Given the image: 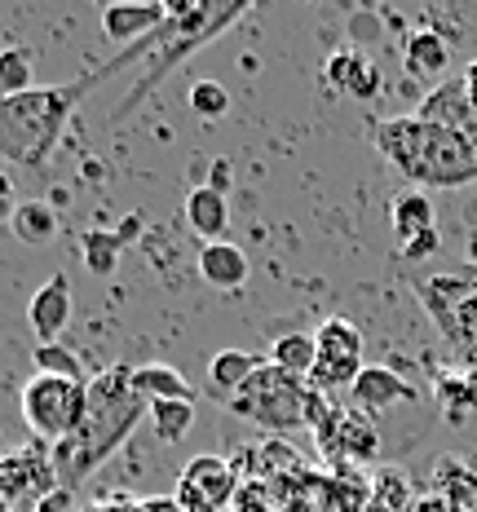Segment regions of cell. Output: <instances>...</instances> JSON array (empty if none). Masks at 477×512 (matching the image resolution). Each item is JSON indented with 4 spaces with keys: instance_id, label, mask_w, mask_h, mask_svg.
<instances>
[{
    "instance_id": "6da1fadb",
    "label": "cell",
    "mask_w": 477,
    "mask_h": 512,
    "mask_svg": "<svg viewBox=\"0 0 477 512\" xmlns=\"http://www.w3.org/2000/svg\"><path fill=\"white\" fill-rule=\"evenodd\" d=\"M142 415H151V402L137 393L133 367L115 362V367L98 371L89 380V402H84V420L67 442L49 446L53 468H58V486L76 490L89 482L98 468L129 442V433L142 424Z\"/></svg>"
},
{
    "instance_id": "7a4b0ae2",
    "label": "cell",
    "mask_w": 477,
    "mask_h": 512,
    "mask_svg": "<svg viewBox=\"0 0 477 512\" xmlns=\"http://www.w3.org/2000/svg\"><path fill=\"white\" fill-rule=\"evenodd\" d=\"M137 58H146V40L133 49H124V53H115L106 67L89 71V76H80V80L40 84V89L23 93V98L0 102V159H5V164H18V168H40L53 151H58L62 133H67L76 106L89 98V89H98L106 76H115V71L129 67Z\"/></svg>"
},
{
    "instance_id": "3957f363",
    "label": "cell",
    "mask_w": 477,
    "mask_h": 512,
    "mask_svg": "<svg viewBox=\"0 0 477 512\" xmlns=\"http://www.w3.org/2000/svg\"><path fill=\"white\" fill-rule=\"evenodd\" d=\"M371 146L416 190H460L477 181V137L429 124L420 115L371 120Z\"/></svg>"
},
{
    "instance_id": "277c9868",
    "label": "cell",
    "mask_w": 477,
    "mask_h": 512,
    "mask_svg": "<svg viewBox=\"0 0 477 512\" xmlns=\"http://www.w3.org/2000/svg\"><path fill=\"white\" fill-rule=\"evenodd\" d=\"M168 23L155 31V36H146V71L137 76L133 93L120 102V111H115V120H124V115L133 111L137 102L146 98V93L155 89L159 80L168 76V71H177L190 53H199L208 45V40H217L221 31L230 23H239L248 9L243 5H190V0H168Z\"/></svg>"
},
{
    "instance_id": "5b68a950",
    "label": "cell",
    "mask_w": 477,
    "mask_h": 512,
    "mask_svg": "<svg viewBox=\"0 0 477 512\" xmlns=\"http://www.w3.org/2000/svg\"><path fill=\"white\" fill-rule=\"evenodd\" d=\"M226 407L235 411L239 420L257 424L265 433H296V429H318V420L332 411V402H327V393H318L310 380L265 362Z\"/></svg>"
},
{
    "instance_id": "8992f818",
    "label": "cell",
    "mask_w": 477,
    "mask_h": 512,
    "mask_svg": "<svg viewBox=\"0 0 477 512\" xmlns=\"http://www.w3.org/2000/svg\"><path fill=\"white\" fill-rule=\"evenodd\" d=\"M411 292L429 314V323L438 327L442 345L464 367H477V265L473 270L420 274V279H411Z\"/></svg>"
},
{
    "instance_id": "52a82bcc",
    "label": "cell",
    "mask_w": 477,
    "mask_h": 512,
    "mask_svg": "<svg viewBox=\"0 0 477 512\" xmlns=\"http://www.w3.org/2000/svg\"><path fill=\"white\" fill-rule=\"evenodd\" d=\"M84 402H89V384L58 380V376H31L23 384L18 407H23V424L31 429L36 442L58 446V442H67V437L80 429Z\"/></svg>"
},
{
    "instance_id": "ba28073f",
    "label": "cell",
    "mask_w": 477,
    "mask_h": 512,
    "mask_svg": "<svg viewBox=\"0 0 477 512\" xmlns=\"http://www.w3.org/2000/svg\"><path fill=\"white\" fill-rule=\"evenodd\" d=\"M318 358L310 371V384L318 393H332V389H354V380L363 376V332H358L349 318H327L323 327L314 332Z\"/></svg>"
},
{
    "instance_id": "9c48e42d",
    "label": "cell",
    "mask_w": 477,
    "mask_h": 512,
    "mask_svg": "<svg viewBox=\"0 0 477 512\" xmlns=\"http://www.w3.org/2000/svg\"><path fill=\"white\" fill-rule=\"evenodd\" d=\"M318 451H323L327 468H358L380 455V433L367 411L358 407H332L318 420Z\"/></svg>"
},
{
    "instance_id": "30bf717a",
    "label": "cell",
    "mask_w": 477,
    "mask_h": 512,
    "mask_svg": "<svg viewBox=\"0 0 477 512\" xmlns=\"http://www.w3.org/2000/svg\"><path fill=\"white\" fill-rule=\"evenodd\" d=\"M239 490H243V477L226 455H195L182 468V477H177L173 499L186 512H230Z\"/></svg>"
},
{
    "instance_id": "8fae6325",
    "label": "cell",
    "mask_w": 477,
    "mask_h": 512,
    "mask_svg": "<svg viewBox=\"0 0 477 512\" xmlns=\"http://www.w3.org/2000/svg\"><path fill=\"white\" fill-rule=\"evenodd\" d=\"M53 490H58V468H53V451L45 442L0 455V504L45 499Z\"/></svg>"
},
{
    "instance_id": "7c38bea8",
    "label": "cell",
    "mask_w": 477,
    "mask_h": 512,
    "mask_svg": "<svg viewBox=\"0 0 477 512\" xmlns=\"http://www.w3.org/2000/svg\"><path fill=\"white\" fill-rule=\"evenodd\" d=\"M323 89L332 98H349V102H371L385 80H380V67L358 49H336L332 58L323 62Z\"/></svg>"
},
{
    "instance_id": "4fadbf2b",
    "label": "cell",
    "mask_w": 477,
    "mask_h": 512,
    "mask_svg": "<svg viewBox=\"0 0 477 512\" xmlns=\"http://www.w3.org/2000/svg\"><path fill=\"white\" fill-rule=\"evenodd\" d=\"M67 323H71V283H67V274H49L27 305V327L36 332L40 345H53V340L67 332Z\"/></svg>"
},
{
    "instance_id": "5bb4252c",
    "label": "cell",
    "mask_w": 477,
    "mask_h": 512,
    "mask_svg": "<svg viewBox=\"0 0 477 512\" xmlns=\"http://www.w3.org/2000/svg\"><path fill=\"white\" fill-rule=\"evenodd\" d=\"M416 115L420 120H429V124H442V128H455V133L477 137V111L469 102V89H464V76L460 80H442L438 89L424 93Z\"/></svg>"
},
{
    "instance_id": "9a60e30c",
    "label": "cell",
    "mask_w": 477,
    "mask_h": 512,
    "mask_svg": "<svg viewBox=\"0 0 477 512\" xmlns=\"http://www.w3.org/2000/svg\"><path fill=\"white\" fill-rule=\"evenodd\" d=\"M164 23H168L164 5H106L102 9V36L124 49L142 45V40L155 36Z\"/></svg>"
},
{
    "instance_id": "2e32d148",
    "label": "cell",
    "mask_w": 477,
    "mask_h": 512,
    "mask_svg": "<svg viewBox=\"0 0 477 512\" xmlns=\"http://www.w3.org/2000/svg\"><path fill=\"white\" fill-rule=\"evenodd\" d=\"M349 398H354V407H358V411L376 415V411L402 407V402H416L420 393L411 389V384L402 380L398 371H389V367H363V376L354 380V389H349Z\"/></svg>"
},
{
    "instance_id": "e0dca14e",
    "label": "cell",
    "mask_w": 477,
    "mask_h": 512,
    "mask_svg": "<svg viewBox=\"0 0 477 512\" xmlns=\"http://www.w3.org/2000/svg\"><path fill=\"white\" fill-rule=\"evenodd\" d=\"M265 362L270 358L248 354V349H217V354L208 358V393L212 398H221V402H230L243 384L265 367Z\"/></svg>"
},
{
    "instance_id": "ac0fdd59",
    "label": "cell",
    "mask_w": 477,
    "mask_h": 512,
    "mask_svg": "<svg viewBox=\"0 0 477 512\" xmlns=\"http://www.w3.org/2000/svg\"><path fill=\"white\" fill-rule=\"evenodd\" d=\"M199 279L221 292H239L248 283V252L239 243L221 239V243H204L199 248Z\"/></svg>"
},
{
    "instance_id": "d6986e66",
    "label": "cell",
    "mask_w": 477,
    "mask_h": 512,
    "mask_svg": "<svg viewBox=\"0 0 477 512\" xmlns=\"http://www.w3.org/2000/svg\"><path fill=\"white\" fill-rule=\"evenodd\" d=\"M402 67H407L411 80H438L442 71L451 67V49L442 40V31L420 27L402 40Z\"/></svg>"
},
{
    "instance_id": "ffe728a7",
    "label": "cell",
    "mask_w": 477,
    "mask_h": 512,
    "mask_svg": "<svg viewBox=\"0 0 477 512\" xmlns=\"http://www.w3.org/2000/svg\"><path fill=\"white\" fill-rule=\"evenodd\" d=\"M389 226H394L398 252L411 248V243H420V239H429V234H438L429 195H424V190H407V195H398L394 204H389Z\"/></svg>"
},
{
    "instance_id": "44dd1931",
    "label": "cell",
    "mask_w": 477,
    "mask_h": 512,
    "mask_svg": "<svg viewBox=\"0 0 477 512\" xmlns=\"http://www.w3.org/2000/svg\"><path fill=\"white\" fill-rule=\"evenodd\" d=\"M186 226L199 234L204 243H221L230 230V208H226V195L208 186H195L186 195Z\"/></svg>"
},
{
    "instance_id": "7402d4cb",
    "label": "cell",
    "mask_w": 477,
    "mask_h": 512,
    "mask_svg": "<svg viewBox=\"0 0 477 512\" xmlns=\"http://www.w3.org/2000/svg\"><path fill=\"white\" fill-rule=\"evenodd\" d=\"M433 495L451 499L455 508L477 512V468H469L460 455H442L438 468H433Z\"/></svg>"
},
{
    "instance_id": "603a6c76",
    "label": "cell",
    "mask_w": 477,
    "mask_h": 512,
    "mask_svg": "<svg viewBox=\"0 0 477 512\" xmlns=\"http://www.w3.org/2000/svg\"><path fill=\"white\" fill-rule=\"evenodd\" d=\"M133 384L146 402H195V389L182 371L164 367V362H146V367H133Z\"/></svg>"
},
{
    "instance_id": "cb8c5ba5",
    "label": "cell",
    "mask_w": 477,
    "mask_h": 512,
    "mask_svg": "<svg viewBox=\"0 0 477 512\" xmlns=\"http://www.w3.org/2000/svg\"><path fill=\"white\" fill-rule=\"evenodd\" d=\"M274 362V367H283V371H292V376H301V380H310V371H314V358H318V345H314V336L310 332H288V336H279L270 345V354H265Z\"/></svg>"
},
{
    "instance_id": "d4e9b609",
    "label": "cell",
    "mask_w": 477,
    "mask_h": 512,
    "mask_svg": "<svg viewBox=\"0 0 477 512\" xmlns=\"http://www.w3.org/2000/svg\"><path fill=\"white\" fill-rule=\"evenodd\" d=\"M9 230H14L23 243H31V248H40V243H49L53 234H58V212H53L45 199H27V204H18Z\"/></svg>"
},
{
    "instance_id": "484cf974",
    "label": "cell",
    "mask_w": 477,
    "mask_h": 512,
    "mask_svg": "<svg viewBox=\"0 0 477 512\" xmlns=\"http://www.w3.org/2000/svg\"><path fill=\"white\" fill-rule=\"evenodd\" d=\"M31 71H36L31 49H23V45L0 49V102L23 98V93L36 89V84H31Z\"/></svg>"
},
{
    "instance_id": "4316f807",
    "label": "cell",
    "mask_w": 477,
    "mask_h": 512,
    "mask_svg": "<svg viewBox=\"0 0 477 512\" xmlns=\"http://www.w3.org/2000/svg\"><path fill=\"white\" fill-rule=\"evenodd\" d=\"M80 252H84V265H89V274H98V279H111L115 265H120V234L115 230H84L80 239Z\"/></svg>"
},
{
    "instance_id": "83f0119b",
    "label": "cell",
    "mask_w": 477,
    "mask_h": 512,
    "mask_svg": "<svg viewBox=\"0 0 477 512\" xmlns=\"http://www.w3.org/2000/svg\"><path fill=\"white\" fill-rule=\"evenodd\" d=\"M371 504L385 508V512H411V482L402 468H380L376 477H371Z\"/></svg>"
},
{
    "instance_id": "f1b7e54d",
    "label": "cell",
    "mask_w": 477,
    "mask_h": 512,
    "mask_svg": "<svg viewBox=\"0 0 477 512\" xmlns=\"http://www.w3.org/2000/svg\"><path fill=\"white\" fill-rule=\"evenodd\" d=\"M195 424V402H151V429L159 442H182Z\"/></svg>"
},
{
    "instance_id": "f546056e",
    "label": "cell",
    "mask_w": 477,
    "mask_h": 512,
    "mask_svg": "<svg viewBox=\"0 0 477 512\" xmlns=\"http://www.w3.org/2000/svg\"><path fill=\"white\" fill-rule=\"evenodd\" d=\"M31 362H36V376H58V380H84V367H80V354H71L67 345H36V354H31Z\"/></svg>"
},
{
    "instance_id": "4dcf8cb0",
    "label": "cell",
    "mask_w": 477,
    "mask_h": 512,
    "mask_svg": "<svg viewBox=\"0 0 477 512\" xmlns=\"http://www.w3.org/2000/svg\"><path fill=\"white\" fill-rule=\"evenodd\" d=\"M438 402L447 407V420L451 424H460L464 420V411H473L477 407V389H473V380H442L438 384Z\"/></svg>"
},
{
    "instance_id": "1f68e13d",
    "label": "cell",
    "mask_w": 477,
    "mask_h": 512,
    "mask_svg": "<svg viewBox=\"0 0 477 512\" xmlns=\"http://www.w3.org/2000/svg\"><path fill=\"white\" fill-rule=\"evenodd\" d=\"M190 106H195L204 120H217V115L230 111V93L221 89L217 80H199V84H190Z\"/></svg>"
},
{
    "instance_id": "d6a6232c",
    "label": "cell",
    "mask_w": 477,
    "mask_h": 512,
    "mask_svg": "<svg viewBox=\"0 0 477 512\" xmlns=\"http://www.w3.org/2000/svg\"><path fill=\"white\" fill-rule=\"evenodd\" d=\"M230 512H283V508H279V499H274V490L265 482H243V490H239V499H235V508Z\"/></svg>"
},
{
    "instance_id": "836d02e7",
    "label": "cell",
    "mask_w": 477,
    "mask_h": 512,
    "mask_svg": "<svg viewBox=\"0 0 477 512\" xmlns=\"http://www.w3.org/2000/svg\"><path fill=\"white\" fill-rule=\"evenodd\" d=\"M31 512H80V508H76V490L58 486V490H53V495L36 499V504H31Z\"/></svg>"
},
{
    "instance_id": "e575fe53",
    "label": "cell",
    "mask_w": 477,
    "mask_h": 512,
    "mask_svg": "<svg viewBox=\"0 0 477 512\" xmlns=\"http://www.w3.org/2000/svg\"><path fill=\"white\" fill-rule=\"evenodd\" d=\"M14 212H18L14 177H5V168H0V226H5V221H14Z\"/></svg>"
},
{
    "instance_id": "d590c367",
    "label": "cell",
    "mask_w": 477,
    "mask_h": 512,
    "mask_svg": "<svg viewBox=\"0 0 477 512\" xmlns=\"http://www.w3.org/2000/svg\"><path fill=\"white\" fill-rule=\"evenodd\" d=\"M411 512H469V508H455L451 499H442V495H416V504H411Z\"/></svg>"
},
{
    "instance_id": "8d00e7d4",
    "label": "cell",
    "mask_w": 477,
    "mask_h": 512,
    "mask_svg": "<svg viewBox=\"0 0 477 512\" xmlns=\"http://www.w3.org/2000/svg\"><path fill=\"white\" fill-rule=\"evenodd\" d=\"M208 190H217V195H226V190H230V164H226V159H217V164H212Z\"/></svg>"
},
{
    "instance_id": "74e56055",
    "label": "cell",
    "mask_w": 477,
    "mask_h": 512,
    "mask_svg": "<svg viewBox=\"0 0 477 512\" xmlns=\"http://www.w3.org/2000/svg\"><path fill=\"white\" fill-rule=\"evenodd\" d=\"M142 508H146V512H186L173 495H151V499H142Z\"/></svg>"
},
{
    "instance_id": "f35d334b",
    "label": "cell",
    "mask_w": 477,
    "mask_h": 512,
    "mask_svg": "<svg viewBox=\"0 0 477 512\" xmlns=\"http://www.w3.org/2000/svg\"><path fill=\"white\" fill-rule=\"evenodd\" d=\"M464 89H469V102H473V111H477V62L464 67Z\"/></svg>"
},
{
    "instance_id": "ab89813d",
    "label": "cell",
    "mask_w": 477,
    "mask_h": 512,
    "mask_svg": "<svg viewBox=\"0 0 477 512\" xmlns=\"http://www.w3.org/2000/svg\"><path fill=\"white\" fill-rule=\"evenodd\" d=\"M137 230H142V221H137V217H124V226L115 230V234H120V243H133V239H137Z\"/></svg>"
},
{
    "instance_id": "60d3db41",
    "label": "cell",
    "mask_w": 477,
    "mask_h": 512,
    "mask_svg": "<svg viewBox=\"0 0 477 512\" xmlns=\"http://www.w3.org/2000/svg\"><path fill=\"white\" fill-rule=\"evenodd\" d=\"M367 512H385V508H376V504H371V508H367Z\"/></svg>"
},
{
    "instance_id": "b9f144b4",
    "label": "cell",
    "mask_w": 477,
    "mask_h": 512,
    "mask_svg": "<svg viewBox=\"0 0 477 512\" xmlns=\"http://www.w3.org/2000/svg\"><path fill=\"white\" fill-rule=\"evenodd\" d=\"M0 512H9V508H5V504H0Z\"/></svg>"
}]
</instances>
